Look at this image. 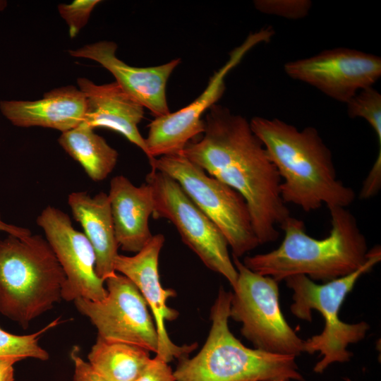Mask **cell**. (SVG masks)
<instances>
[{
	"instance_id": "cell-1",
	"label": "cell",
	"mask_w": 381,
	"mask_h": 381,
	"mask_svg": "<svg viewBox=\"0 0 381 381\" xmlns=\"http://www.w3.org/2000/svg\"><path fill=\"white\" fill-rule=\"evenodd\" d=\"M204 122L202 138L189 142L182 154L243 197L260 244L277 241V226L290 211L281 196L280 176L250 121L215 104Z\"/></svg>"
},
{
	"instance_id": "cell-2",
	"label": "cell",
	"mask_w": 381,
	"mask_h": 381,
	"mask_svg": "<svg viewBox=\"0 0 381 381\" xmlns=\"http://www.w3.org/2000/svg\"><path fill=\"white\" fill-rule=\"evenodd\" d=\"M250 124L280 176L286 205L308 212L324 205L347 207L354 201V190L338 179L332 152L316 128L298 130L277 118L261 116Z\"/></svg>"
},
{
	"instance_id": "cell-3",
	"label": "cell",
	"mask_w": 381,
	"mask_h": 381,
	"mask_svg": "<svg viewBox=\"0 0 381 381\" xmlns=\"http://www.w3.org/2000/svg\"><path fill=\"white\" fill-rule=\"evenodd\" d=\"M328 209L331 229L325 238L309 236L303 222L289 216L279 226L284 236L277 248L246 256L242 262L251 271L278 282L303 274L325 283L353 272L368 260L366 238L347 207Z\"/></svg>"
},
{
	"instance_id": "cell-4",
	"label": "cell",
	"mask_w": 381,
	"mask_h": 381,
	"mask_svg": "<svg viewBox=\"0 0 381 381\" xmlns=\"http://www.w3.org/2000/svg\"><path fill=\"white\" fill-rule=\"evenodd\" d=\"M231 298L221 286L206 341L195 356L179 359L175 381H304L295 356L250 349L234 337L229 327Z\"/></svg>"
},
{
	"instance_id": "cell-5",
	"label": "cell",
	"mask_w": 381,
	"mask_h": 381,
	"mask_svg": "<svg viewBox=\"0 0 381 381\" xmlns=\"http://www.w3.org/2000/svg\"><path fill=\"white\" fill-rule=\"evenodd\" d=\"M66 276L45 238L0 239V313L23 329L62 299Z\"/></svg>"
},
{
	"instance_id": "cell-6",
	"label": "cell",
	"mask_w": 381,
	"mask_h": 381,
	"mask_svg": "<svg viewBox=\"0 0 381 381\" xmlns=\"http://www.w3.org/2000/svg\"><path fill=\"white\" fill-rule=\"evenodd\" d=\"M381 260V249L376 246L368 250L367 261L358 270L344 277L315 283L306 275H293L285 279L293 291L291 313L296 318L312 321V311L321 313L325 320L322 332L303 341V352H320L322 359L316 363L314 372L322 373L332 363L349 361L353 353L347 350L351 344L363 340L370 329L364 321L349 324L340 320L339 313L346 296L353 290L358 279Z\"/></svg>"
},
{
	"instance_id": "cell-7",
	"label": "cell",
	"mask_w": 381,
	"mask_h": 381,
	"mask_svg": "<svg viewBox=\"0 0 381 381\" xmlns=\"http://www.w3.org/2000/svg\"><path fill=\"white\" fill-rule=\"evenodd\" d=\"M151 169L175 179L193 202L219 228L232 251L240 258L260 244L243 197L207 173L183 154L149 161Z\"/></svg>"
},
{
	"instance_id": "cell-8",
	"label": "cell",
	"mask_w": 381,
	"mask_h": 381,
	"mask_svg": "<svg viewBox=\"0 0 381 381\" xmlns=\"http://www.w3.org/2000/svg\"><path fill=\"white\" fill-rule=\"evenodd\" d=\"M238 277L233 287L229 319L241 324V333L255 349L269 353L299 356L303 341L281 310L278 282L255 273L232 255Z\"/></svg>"
},
{
	"instance_id": "cell-9",
	"label": "cell",
	"mask_w": 381,
	"mask_h": 381,
	"mask_svg": "<svg viewBox=\"0 0 381 381\" xmlns=\"http://www.w3.org/2000/svg\"><path fill=\"white\" fill-rule=\"evenodd\" d=\"M145 183L152 193L153 218L170 221L182 241L202 263L225 277L233 288L238 272L230 257L228 243L219 228L170 176L151 169Z\"/></svg>"
},
{
	"instance_id": "cell-10",
	"label": "cell",
	"mask_w": 381,
	"mask_h": 381,
	"mask_svg": "<svg viewBox=\"0 0 381 381\" xmlns=\"http://www.w3.org/2000/svg\"><path fill=\"white\" fill-rule=\"evenodd\" d=\"M107 296L98 301H73L78 312L89 318L98 337L135 345L156 354L159 337L148 305L135 285L121 274L105 281Z\"/></svg>"
},
{
	"instance_id": "cell-11",
	"label": "cell",
	"mask_w": 381,
	"mask_h": 381,
	"mask_svg": "<svg viewBox=\"0 0 381 381\" xmlns=\"http://www.w3.org/2000/svg\"><path fill=\"white\" fill-rule=\"evenodd\" d=\"M284 72L342 103L373 86L381 76V58L353 49H326L313 56L287 62Z\"/></svg>"
},
{
	"instance_id": "cell-12",
	"label": "cell",
	"mask_w": 381,
	"mask_h": 381,
	"mask_svg": "<svg viewBox=\"0 0 381 381\" xmlns=\"http://www.w3.org/2000/svg\"><path fill=\"white\" fill-rule=\"evenodd\" d=\"M268 37L267 30L249 35L240 47L230 53L226 63L214 73L205 90L193 102L176 111L155 117L149 123L148 134L145 138L149 161L161 156L182 154L191 139L204 133L202 116L224 94L227 73L251 47Z\"/></svg>"
},
{
	"instance_id": "cell-13",
	"label": "cell",
	"mask_w": 381,
	"mask_h": 381,
	"mask_svg": "<svg viewBox=\"0 0 381 381\" xmlns=\"http://www.w3.org/2000/svg\"><path fill=\"white\" fill-rule=\"evenodd\" d=\"M36 222L44 231L45 238L65 274L62 299H104L107 290L104 280L96 274L95 250L84 233L73 227L69 216L48 205L37 216Z\"/></svg>"
},
{
	"instance_id": "cell-14",
	"label": "cell",
	"mask_w": 381,
	"mask_h": 381,
	"mask_svg": "<svg viewBox=\"0 0 381 381\" xmlns=\"http://www.w3.org/2000/svg\"><path fill=\"white\" fill-rule=\"evenodd\" d=\"M162 234L153 235L149 242L133 256L119 254L115 260V271L129 279L138 289L152 311L158 337L159 350L157 356L167 363L174 358L188 357L198 346L176 345L169 338L165 327V321H173L179 312L169 307L167 301L176 296L172 289H164L159 274V257L164 243Z\"/></svg>"
},
{
	"instance_id": "cell-15",
	"label": "cell",
	"mask_w": 381,
	"mask_h": 381,
	"mask_svg": "<svg viewBox=\"0 0 381 381\" xmlns=\"http://www.w3.org/2000/svg\"><path fill=\"white\" fill-rule=\"evenodd\" d=\"M117 45L111 41H99L69 50L71 56L93 60L107 69L119 85L155 116L169 111L166 87L169 76L181 63L180 59L155 66H130L116 55Z\"/></svg>"
},
{
	"instance_id": "cell-16",
	"label": "cell",
	"mask_w": 381,
	"mask_h": 381,
	"mask_svg": "<svg viewBox=\"0 0 381 381\" xmlns=\"http://www.w3.org/2000/svg\"><path fill=\"white\" fill-rule=\"evenodd\" d=\"M77 83L85 99L83 122L93 129L104 128L119 133L147 156L145 140L138 128L144 116V107L116 81L97 85L87 78H79Z\"/></svg>"
},
{
	"instance_id": "cell-17",
	"label": "cell",
	"mask_w": 381,
	"mask_h": 381,
	"mask_svg": "<svg viewBox=\"0 0 381 381\" xmlns=\"http://www.w3.org/2000/svg\"><path fill=\"white\" fill-rule=\"evenodd\" d=\"M0 111L16 126H40L63 133L83 121L85 99L79 88L68 85L53 89L35 101L1 100Z\"/></svg>"
},
{
	"instance_id": "cell-18",
	"label": "cell",
	"mask_w": 381,
	"mask_h": 381,
	"mask_svg": "<svg viewBox=\"0 0 381 381\" xmlns=\"http://www.w3.org/2000/svg\"><path fill=\"white\" fill-rule=\"evenodd\" d=\"M110 202L115 236L122 250L137 253L151 239L149 218L153 213L150 186H135L123 175L110 181Z\"/></svg>"
},
{
	"instance_id": "cell-19",
	"label": "cell",
	"mask_w": 381,
	"mask_h": 381,
	"mask_svg": "<svg viewBox=\"0 0 381 381\" xmlns=\"http://www.w3.org/2000/svg\"><path fill=\"white\" fill-rule=\"evenodd\" d=\"M68 203L95 250L96 274L105 281L116 272L114 264L119 248L108 194L100 192L92 197L86 191L73 192L68 195Z\"/></svg>"
},
{
	"instance_id": "cell-20",
	"label": "cell",
	"mask_w": 381,
	"mask_h": 381,
	"mask_svg": "<svg viewBox=\"0 0 381 381\" xmlns=\"http://www.w3.org/2000/svg\"><path fill=\"white\" fill-rule=\"evenodd\" d=\"M58 142L94 181L107 179L116 165L118 152L84 122L61 133Z\"/></svg>"
},
{
	"instance_id": "cell-21",
	"label": "cell",
	"mask_w": 381,
	"mask_h": 381,
	"mask_svg": "<svg viewBox=\"0 0 381 381\" xmlns=\"http://www.w3.org/2000/svg\"><path fill=\"white\" fill-rule=\"evenodd\" d=\"M87 358L92 368L107 381H134L152 359L145 349L98 337Z\"/></svg>"
},
{
	"instance_id": "cell-22",
	"label": "cell",
	"mask_w": 381,
	"mask_h": 381,
	"mask_svg": "<svg viewBox=\"0 0 381 381\" xmlns=\"http://www.w3.org/2000/svg\"><path fill=\"white\" fill-rule=\"evenodd\" d=\"M61 322L56 318L40 330L30 334L16 335L0 328V358H13L20 361L33 358L47 361L49 355L39 344L41 335Z\"/></svg>"
},
{
	"instance_id": "cell-23",
	"label": "cell",
	"mask_w": 381,
	"mask_h": 381,
	"mask_svg": "<svg viewBox=\"0 0 381 381\" xmlns=\"http://www.w3.org/2000/svg\"><path fill=\"white\" fill-rule=\"evenodd\" d=\"M347 114L350 118H363L374 131L381 151V95L369 87L359 91L347 103Z\"/></svg>"
},
{
	"instance_id": "cell-24",
	"label": "cell",
	"mask_w": 381,
	"mask_h": 381,
	"mask_svg": "<svg viewBox=\"0 0 381 381\" xmlns=\"http://www.w3.org/2000/svg\"><path fill=\"white\" fill-rule=\"evenodd\" d=\"M310 0H256L255 8L267 15L290 20H298L307 16L312 8Z\"/></svg>"
},
{
	"instance_id": "cell-25",
	"label": "cell",
	"mask_w": 381,
	"mask_h": 381,
	"mask_svg": "<svg viewBox=\"0 0 381 381\" xmlns=\"http://www.w3.org/2000/svg\"><path fill=\"white\" fill-rule=\"evenodd\" d=\"M99 0H75L70 4H59L58 11L65 20L69 36L73 38L86 25L94 8Z\"/></svg>"
},
{
	"instance_id": "cell-26",
	"label": "cell",
	"mask_w": 381,
	"mask_h": 381,
	"mask_svg": "<svg viewBox=\"0 0 381 381\" xmlns=\"http://www.w3.org/2000/svg\"><path fill=\"white\" fill-rule=\"evenodd\" d=\"M134 381H175V378L168 363L155 356Z\"/></svg>"
},
{
	"instance_id": "cell-27",
	"label": "cell",
	"mask_w": 381,
	"mask_h": 381,
	"mask_svg": "<svg viewBox=\"0 0 381 381\" xmlns=\"http://www.w3.org/2000/svg\"><path fill=\"white\" fill-rule=\"evenodd\" d=\"M71 358L74 363L73 381H107L92 368L88 362L81 358L77 346L72 349Z\"/></svg>"
},
{
	"instance_id": "cell-28",
	"label": "cell",
	"mask_w": 381,
	"mask_h": 381,
	"mask_svg": "<svg viewBox=\"0 0 381 381\" xmlns=\"http://www.w3.org/2000/svg\"><path fill=\"white\" fill-rule=\"evenodd\" d=\"M18 361L20 360L18 358H0V381L14 380L13 365Z\"/></svg>"
},
{
	"instance_id": "cell-29",
	"label": "cell",
	"mask_w": 381,
	"mask_h": 381,
	"mask_svg": "<svg viewBox=\"0 0 381 381\" xmlns=\"http://www.w3.org/2000/svg\"><path fill=\"white\" fill-rule=\"evenodd\" d=\"M0 231H4L9 235H12L16 237H25L32 234L31 231L27 229L20 226H18L13 224H8L4 222L1 219L0 214Z\"/></svg>"
},
{
	"instance_id": "cell-30",
	"label": "cell",
	"mask_w": 381,
	"mask_h": 381,
	"mask_svg": "<svg viewBox=\"0 0 381 381\" xmlns=\"http://www.w3.org/2000/svg\"><path fill=\"white\" fill-rule=\"evenodd\" d=\"M8 5V2L6 0H0V12L4 11Z\"/></svg>"
},
{
	"instance_id": "cell-31",
	"label": "cell",
	"mask_w": 381,
	"mask_h": 381,
	"mask_svg": "<svg viewBox=\"0 0 381 381\" xmlns=\"http://www.w3.org/2000/svg\"><path fill=\"white\" fill-rule=\"evenodd\" d=\"M248 381H256V380H248Z\"/></svg>"
}]
</instances>
